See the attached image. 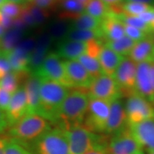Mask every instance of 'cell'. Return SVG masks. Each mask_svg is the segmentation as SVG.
Returning <instances> with one entry per match:
<instances>
[{"label":"cell","instance_id":"cell-1","mask_svg":"<svg viewBox=\"0 0 154 154\" xmlns=\"http://www.w3.org/2000/svg\"><path fill=\"white\" fill-rule=\"evenodd\" d=\"M52 128V124L40 115L27 114L7 129V138L29 149Z\"/></svg>","mask_w":154,"mask_h":154},{"label":"cell","instance_id":"cell-2","mask_svg":"<svg viewBox=\"0 0 154 154\" xmlns=\"http://www.w3.org/2000/svg\"><path fill=\"white\" fill-rule=\"evenodd\" d=\"M89 96L87 89L71 88L63 101L55 126L61 129L82 124L87 111Z\"/></svg>","mask_w":154,"mask_h":154},{"label":"cell","instance_id":"cell-3","mask_svg":"<svg viewBox=\"0 0 154 154\" xmlns=\"http://www.w3.org/2000/svg\"><path fill=\"white\" fill-rule=\"evenodd\" d=\"M41 79L38 114L56 126L60 108L71 88L53 81Z\"/></svg>","mask_w":154,"mask_h":154},{"label":"cell","instance_id":"cell-4","mask_svg":"<svg viewBox=\"0 0 154 154\" xmlns=\"http://www.w3.org/2000/svg\"><path fill=\"white\" fill-rule=\"evenodd\" d=\"M62 130L68 140L70 154H85L106 137L105 135L92 132L83 124Z\"/></svg>","mask_w":154,"mask_h":154},{"label":"cell","instance_id":"cell-5","mask_svg":"<svg viewBox=\"0 0 154 154\" xmlns=\"http://www.w3.org/2000/svg\"><path fill=\"white\" fill-rule=\"evenodd\" d=\"M28 150L32 154H70L65 133L57 126L44 134Z\"/></svg>","mask_w":154,"mask_h":154},{"label":"cell","instance_id":"cell-6","mask_svg":"<svg viewBox=\"0 0 154 154\" xmlns=\"http://www.w3.org/2000/svg\"><path fill=\"white\" fill-rule=\"evenodd\" d=\"M33 74L41 79L53 81L69 88H73L64 62L55 51H49L39 68Z\"/></svg>","mask_w":154,"mask_h":154},{"label":"cell","instance_id":"cell-7","mask_svg":"<svg viewBox=\"0 0 154 154\" xmlns=\"http://www.w3.org/2000/svg\"><path fill=\"white\" fill-rule=\"evenodd\" d=\"M110 102L89 98L83 124L92 132L104 135L110 113Z\"/></svg>","mask_w":154,"mask_h":154},{"label":"cell","instance_id":"cell-8","mask_svg":"<svg viewBox=\"0 0 154 154\" xmlns=\"http://www.w3.org/2000/svg\"><path fill=\"white\" fill-rule=\"evenodd\" d=\"M87 92L89 98L110 103L123 96L115 79L105 74L94 79L87 88Z\"/></svg>","mask_w":154,"mask_h":154},{"label":"cell","instance_id":"cell-9","mask_svg":"<svg viewBox=\"0 0 154 154\" xmlns=\"http://www.w3.org/2000/svg\"><path fill=\"white\" fill-rule=\"evenodd\" d=\"M125 109L128 126L148 119H154V104L136 94L127 96Z\"/></svg>","mask_w":154,"mask_h":154},{"label":"cell","instance_id":"cell-10","mask_svg":"<svg viewBox=\"0 0 154 154\" xmlns=\"http://www.w3.org/2000/svg\"><path fill=\"white\" fill-rule=\"evenodd\" d=\"M107 151L109 154H136L142 151V148L128 126L108 138Z\"/></svg>","mask_w":154,"mask_h":154},{"label":"cell","instance_id":"cell-11","mask_svg":"<svg viewBox=\"0 0 154 154\" xmlns=\"http://www.w3.org/2000/svg\"><path fill=\"white\" fill-rule=\"evenodd\" d=\"M137 63L129 57H125L119 65L113 78L120 88L122 95L128 96L135 94Z\"/></svg>","mask_w":154,"mask_h":154},{"label":"cell","instance_id":"cell-12","mask_svg":"<svg viewBox=\"0 0 154 154\" xmlns=\"http://www.w3.org/2000/svg\"><path fill=\"white\" fill-rule=\"evenodd\" d=\"M126 128H128V121L125 103L120 98L111 103L110 113L104 135L107 137H111L126 129Z\"/></svg>","mask_w":154,"mask_h":154},{"label":"cell","instance_id":"cell-13","mask_svg":"<svg viewBox=\"0 0 154 154\" xmlns=\"http://www.w3.org/2000/svg\"><path fill=\"white\" fill-rule=\"evenodd\" d=\"M135 94L154 104V91L151 76V61L137 63Z\"/></svg>","mask_w":154,"mask_h":154},{"label":"cell","instance_id":"cell-14","mask_svg":"<svg viewBox=\"0 0 154 154\" xmlns=\"http://www.w3.org/2000/svg\"><path fill=\"white\" fill-rule=\"evenodd\" d=\"M5 114L9 128L27 115L26 93L23 86L12 94L9 104L5 111Z\"/></svg>","mask_w":154,"mask_h":154},{"label":"cell","instance_id":"cell-15","mask_svg":"<svg viewBox=\"0 0 154 154\" xmlns=\"http://www.w3.org/2000/svg\"><path fill=\"white\" fill-rule=\"evenodd\" d=\"M128 128L142 149L154 150V119L130 125Z\"/></svg>","mask_w":154,"mask_h":154},{"label":"cell","instance_id":"cell-16","mask_svg":"<svg viewBox=\"0 0 154 154\" xmlns=\"http://www.w3.org/2000/svg\"><path fill=\"white\" fill-rule=\"evenodd\" d=\"M64 66L73 88L87 89L94 79L76 60H64Z\"/></svg>","mask_w":154,"mask_h":154},{"label":"cell","instance_id":"cell-17","mask_svg":"<svg viewBox=\"0 0 154 154\" xmlns=\"http://www.w3.org/2000/svg\"><path fill=\"white\" fill-rule=\"evenodd\" d=\"M54 42L47 32H44L36 38L35 46L31 53L29 69L31 73L35 72L49 53V48Z\"/></svg>","mask_w":154,"mask_h":154},{"label":"cell","instance_id":"cell-18","mask_svg":"<svg viewBox=\"0 0 154 154\" xmlns=\"http://www.w3.org/2000/svg\"><path fill=\"white\" fill-rule=\"evenodd\" d=\"M41 84V78L31 73L23 84L26 93L27 114H38Z\"/></svg>","mask_w":154,"mask_h":154},{"label":"cell","instance_id":"cell-19","mask_svg":"<svg viewBox=\"0 0 154 154\" xmlns=\"http://www.w3.org/2000/svg\"><path fill=\"white\" fill-rule=\"evenodd\" d=\"M88 42L62 39L58 42L55 53L64 60H76L86 53Z\"/></svg>","mask_w":154,"mask_h":154},{"label":"cell","instance_id":"cell-20","mask_svg":"<svg viewBox=\"0 0 154 154\" xmlns=\"http://www.w3.org/2000/svg\"><path fill=\"white\" fill-rule=\"evenodd\" d=\"M100 29L106 41L117 40L126 36L124 24L112 11L101 21Z\"/></svg>","mask_w":154,"mask_h":154},{"label":"cell","instance_id":"cell-21","mask_svg":"<svg viewBox=\"0 0 154 154\" xmlns=\"http://www.w3.org/2000/svg\"><path fill=\"white\" fill-rule=\"evenodd\" d=\"M128 57L136 63L154 61L153 34H150L143 39L136 42Z\"/></svg>","mask_w":154,"mask_h":154},{"label":"cell","instance_id":"cell-22","mask_svg":"<svg viewBox=\"0 0 154 154\" xmlns=\"http://www.w3.org/2000/svg\"><path fill=\"white\" fill-rule=\"evenodd\" d=\"M49 17V11L29 2L24 5V10L19 18L22 19L26 28H34L44 24Z\"/></svg>","mask_w":154,"mask_h":154},{"label":"cell","instance_id":"cell-23","mask_svg":"<svg viewBox=\"0 0 154 154\" xmlns=\"http://www.w3.org/2000/svg\"><path fill=\"white\" fill-rule=\"evenodd\" d=\"M124 58L109 48L105 47L103 44L99 55V61L103 74L113 77Z\"/></svg>","mask_w":154,"mask_h":154},{"label":"cell","instance_id":"cell-24","mask_svg":"<svg viewBox=\"0 0 154 154\" xmlns=\"http://www.w3.org/2000/svg\"><path fill=\"white\" fill-rule=\"evenodd\" d=\"M5 54L8 58L11 71L29 72V69L30 59L29 54L18 47H16L12 50Z\"/></svg>","mask_w":154,"mask_h":154},{"label":"cell","instance_id":"cell-25","mask_svg":"<svg viewBox=\"0 0 154 154\" xmlns=\"http://www.w3.org/2000/svg\"><path fill=\"white\" fill-rule=\"evenodd\" d=\"M29 72H14L11 71L0 81V87L12 95L22 87L25 81L29 76Z\"/></svg>","mask_w":154,"mask_h":154},{"label":"cell","instance_id":"cell-26","mask_svg":"<svg viewBox=\"0 0 154 154\" xmlns=\"http://www.w3.org/2000/svg\"><path fill=\"white\" fill-rule=\"evenodd\" d=\"M70 28V22L69 20L58 17L49 23L45 31L54 42H58L65 38Z\"/></svg>","mask_w":154,"mask_h":154},{"label":"cell","instance_id":"cell-27","mask_svg":"<svg viewBox=\"0 0 154 154\" xmlns=\"http://www.w3.org/2000/svg\"><path fill=\"white\" fill-rule=\"evenodd\" d=\"M24 31L17 28H11L7 30L1 38L0 50L2 52L7 53L16 47L23 38Z\"/></svg>","mask_w":154,"mask_h":154},{"label":"cell","instance_id":"cell-28","mask_svg":"<svg viewBox=\"0 0 154 154\" xmlns=\"http://www.w3.org/2000/svg\"><path fill=\"white\" fill-rule=\"evenodd\" d=\"M69 22L71 28L77 29H100L101 24V21L90 16L86 12L78 14Z\"/></svg>","mask_w":154,"mask_h":154},{"label":"cell","instance_id":"cell-29","mask_svg":"<svg viewBox=\"0 0 154 154\" xmlns=\"http://www.w3.org/2000/svg\"><path fill=\"white\" fill-rule=\"evenodd\" d=\"M136 43V42L131 38L124 36V37L117 40L106 41L103 44L105 47L109 48L122 57H128Z\"/></svg>","mask_w":154,"mask_h":154},{"label":"cell","instance_id":"cell-30","mask_svg":"<svg viewBox=\"0 0 154 154\" xmlns=\"http://www.w3.org/2000/svg\"><path fill=\"white\" fill-rule=\"evenodd\" d=\"M103 38L101 29H69L68 33L63 39L74 40V41L88 42L93 39H101Z\"/></svg>","mask_w":154,"mask_h":154},{"label":"cell","instance_id":"cell-31","mask_svg":"<svg viewBox=\"0 0 154 154\" xmlns=\"http://www.w3.org/2000/svg\"><path fill=\"white\" fill-rule=\"evenodd\" d=\"M111 11L109 6L101 0H91L86 5L84 12L102 21Z\"/></svg>","mask_w":154,"mask_h":154},{"label":"cell","instance_id":"cell-32","mask_svg":"<svg viewBox=\"0 0 154 154\" xmlns=\"http://www.w3.org/2000/svg\"><path fill=\"white\" fill-rule=\"evenodd\" d=\"M76 60L82 63V66L86 69V71L89 73L93 79L103 74L101 65H100L99 58L84 54Z\"/></svg>","mask_w":154,"mask_h":154},{"label":"cell","instance_id":"cell-33","mask_svg":"<svg viewBox=\"0 0 154 154\" xmlns=\"http://www.w3.org/2000/svg\"><path fill=\"white\" fill-rule=\"evenodd\" d=\"M154 9V6L146 4L125 2L120 7V13L134 17H138L146 11Z\"/></svg>","mask_w":154,"mask_h":154},{"label":"cell","instance_id":"cell-34","mask_svg":"<svg viewBox=\"0 0 154 154\" xmlns=\"http://www.w3.org/2000/svg\"><path fill=\"white\" fill-rule=\"evenodd\" d=\"M116 17H118L119 20L124 24L140 29L143 30L147 33H153L150 24L144 22L138 17L129 16V15H126L123 14V13H116Z\"/></svg>","mask_w":154,"mask_h":154},{"label":"cell","instance_id":"cell-35","mask_svg":"<svg viewBox=\"0 0 154 154\" xmlns=\"http://www.w3.org/2000/svg\"><path fill=\"white\" fill-rule=\"evenodd\" d=\"M23 10L24 5H18L11 2H6L0 7V12L13 19L19 18L22 14Z\"/></svg>","mask_w":154,"mask_h":154},{"label":"cell","instance_id":"cell-36","mask_svg":"<svg viewBox=\"0 0 154 154\" xmlns=\"http://www.w3.org/2000/svg\"><path fill=\"white\" fill-rule=\"evenodd\" d=\"M5 154H32L29 150L7 138L5 146Z\"/></svg>","mask_w":154,"mask_h":154},{"label":"cell","instance_id":"cell-37","mask_svg":"<svg viewBox=\"0 0 154 154\" xmlns=\"http://www.w3.org/2000/svg\"><path fill=\"white\" fill-rule=\"evenodd\" d=\"M124 25V31H125V35L134 42H138L140 40L143 39L146 36H149L151 33H147V32H144V31L140 29L134 27V26H128V25Z\"/></svg>","mask_w":154,"mask_h":154},{"label":"cell","instance_id":"cell-38","mask_svg":"<svg viewBox=\"0 0 154 154\" xmlns=\"http://www.w3.org/2000/svg\"><path fill=\"white\" fill-rule=\"evenodd\" d=\"M11 72L10 63L9 62L8 58L5 53L2 52L0 54V81Z\"/></svg>","mask_w":154,"mask_h":154},{"label":"cell","instance_id":"cell-39","mask_svg":"<svg viewBox=\"0 0 154 154\" xmlns=\"http://www.w3.org/2000/svg\"><path fill=\"white\" fill-rule=\"evenodd\" d=\"M31 3L49 11L59 5V0H31Z\"/></svg>","mask_w":154,"mask_h":154},{"label":"cell","instance_id":"cell-40","mask_svg":"<svg viewBox=\"0 0 154 154\" xmlns=\"http://www.w3.org/2000/svg\"><path fill=\"white\" fill-rule=\"evenodd\" d=\"M109 137H106L101 142L96 144L85 154H109L107 151V141Z\"/></svg>","mask_w":154,"mask_h":154},{"label":"cell","instance_id":"cell-41","mask_svg":"<svg viewBox=\"0 0 154 154\" xmlns=\"http://www.w3.org/2000/svg\"><path fill=\"white\" fill-rule=\"evenodd\" d=\"M11 94L0 87V109L5 112L10 102Z\"/></svg>","mask_w":154,"mask_h":154},{"label":"cell","instance_id":"cell-42","mask_svg":"<svg viewBox=\"0 0 154 154\" xmlns=\"http://www.w3.org/2000/svg\"><path fill=\"white\" fill-rule=\"evenodd\" d=\"M103 2L106 4L110 7L111 11L115 13H119L120 7L122 4H124L126 0H101Z\"/></svg>","mask_w":154,"mask_h":154},{"label":"cell","instance_id":"cell-43","mask_svg":"<svg viewBox=\"0 0 154 154\" xmlns=\"http://www.w3.org/2000/svg\"><path fill=\"white\" fill-rule=\"evenodd\" d=\"M8 123L5 112L0 109V134H3L6 130L8 129Z\"/></svg>","mask_w":154,"mask_h":154},{"label":"cell","instance_id":"cell-44","mask_svg":"<svg viewBox=\"0 0 154 154\" xmlns=\"http://www.w3.org/2000/svg\"><path fill=\"white\" fill-rule=\"evenodd\" d=\"M153 14H154V9L149 11H146V12H144L143 14H140V16H138V17H139L140 19H141L144 22L150 24L152 19H153Z\"/></svg>","mask_w":154,"mask_h":154},{"label":"cell","instance_id":"cell-45","mask_svg":"<svg viewBox=\"0 0 154 154\" xmlns=\"http://www.w3.org/2000/svg\"><path fill=\"white\" fill-rule=\"evenodd\" d=\"M7 137L0 136V154H5V146Z\"/></svg>","mask_w":154,"mask_h":154},{"label":"cell","instance_id":"cell-46","mask_svg":"<svg viewBox=\"0 0 154 154\" xmlns=\"http://www.w3.org/2000/svg\"><path fill=\"white\" fill-rule=\"evenodd\" d=\"M126 2H134L143 3L154 6V0H126Z\"/></svg>","mask_w":154,"mask_h":154},{"label":"cell","instance_id":"cell-47","mask_svg":"<svg viewBox=\"0 0 154 154\" xmlns=\"http://www.w3.org/2000/svg\"><path fill=\"white\" fill-rule=\"evenodd\" d=\"M7 2H11L18 4V5H26V4L29 3L31 0H7Z\"/></svg>","mask_w":154,"mask_h":154},{"label":"cell","instance_id":"cell-48","mask_svg":"<svg viewBox=\"0 0 154 154\" xmlns=\"http://www.w3.org/2000/svg\"><path fill=\"white\" fill-rule=\"evenodd\" d=\"M151 76L152 86H153V91H154V61H151Z\"/></svg>","mask_w":154,"mask_h":154},{"label":"cell","instance_id":"cell-49","mask_svg":"<svg viewBox=\"0 0 154 154\" xmlns=\"http://www.w3.org/2000/svg\"><path fill=\"white\" fill-rule=\"evenodd\" d=\"M76 1L78 2L79 4H81V5H82L83 7L85 8V7H86V5H88V2H89L91 0H76Z\"/></svg>","mask_w":154,"mask_h":154},{"label":"cell","instance_id":"cell-50","mask_svg":"<svg viewBox=\"0 0 154 154\" xmlns=\"http://www.w3.org/2000/svg\"><path fill=\"white\" fill-rule=\"evenodd\" d=\"M6 30L5 29V28L3 27L2 25L0 24V38H2L4 36V34H5Z\"/></svg>","mask_w":154,"mask_h":154},{"label":"cell","instance_id":"cell-51","mask_svg":"<svg viewBox=\"0 0 154 154\" xmlns=\"http://www.w3.org/2000/svg\"><path fill=\"white\" fill-rule=\"evenodd\" d=\"M150 26H151V29L152 30V32H154V14H153V19H152L151 23H150Z\"/></svg>","mask_w":154,"mask_h":154},{"label":"cell","instance_id":"cell-52","mask_svg":"<svg viewBox=\"0 0 154 154\" xmlns=\"http://www.w3.org/2000/svg\"><path fill=\"white\" fill-rule=\"evenodd\" d=\"M146 154H154V150H151V151H146Z\"/></svg>","mask_w":154,"mask_h":154},{"label":"cell","instance_id":"cell-53","mask_svg":"<svg viewBox=\"0 0 154 154\" xmlns=\"http://www.w3.org/2000/svg\"><path fill=\"white\" fill-rule=\"evenodd\" d=\"M6 2H7V0H0V7H1L4 3H5Z\"/></svg>","mask_w":154,"mask_h":154},{"label":"cell","instance_id":"cell-54","mask_svg":"<svg viewBox=\"0 0 154 154\" xmlns=\"http://www.w3.org/2000/svg\"><path fill=\"white\" fill-rule=\"evenodd\" d=\"M136 154H144V153H143V151H140V152H138V153H136Z\"/></svg>","mask_w":154,"mask_h":154},{"label":"cell","instance_id":"cell-55","mask_svg":"<svg viewBox=\"0 0 154 154\" xmlns=\"http://www.w3.org/2000/svg\"><path fill=\"white\" fill-rule=\"evenodd\" d=\"M153 42H154V34H153Z\"/></svg>","mask_w":154,"mask_h":154},{"label":"cell","instance_id":"cell-56","mask_svg":"<svg viewBox=\"0 0 154 154\" xmlns=\"http://www.w3.org/2000/svg\"><path fill=\"white\" fill-rule=\"evenodd\" d=\"M0 54H1V50H0Z\"/></svg>","mask_w":154,"mask_h":154},{"label":"cell","instance_id":"cell-57","mask_svg":"<svg viewBox=\"0 0 154 154\" xmlns=\"http://www.w3.org/2000/svg\"><path fill=\"white\" fill-rule=\"evenodd\" d=\"M0 42H1V38H0Z\"/></svg>","mask_w":154,"mask_h":154},{"label":"cell","instance_id":"cell-58","mask_svg":"<svg viewBox=\"0 0 154 154\" xmlns=\"http://www.w3.org/2000/svg\"></svg>","mask_w":154,"mask_h":154}]
</instances>
